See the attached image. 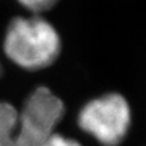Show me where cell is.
<instances>
[{"instance_id":"cell-1","label":"cell","mask_w":146,"mask_h":146,"mask_svg":"<svg viewBox=\"0 0 146 146\" xmlns=\"http://www.w3.org/2000/svg\"><path fill=\"white\" fill-rule=\"evenodd\" d=\"M61 48L57 29L40 15L13 17L6 27L3 42L6 57L27 71L51 66L60 56Z\"/></svg>"},{"instance_id":"cell-2","label":"cell","mask_w":146,"mask_h":146,"mask_svg":"<svg viewBox=\"0 0 146 146\" xmlns=\"http://www.w3.org/2000/svg\"><path fill=\"white\" fill-rule=\"evenodd\" d=\"M131 111L127 99L108 93L88 101L78 115V125L102 146H118L129 131Z\"/></svg>"},{"instance_id":"cell-3","label":"cell","mask_w":146,"mask_h":146,"mask_svg":"<svg viewBox=\"0 0 146 146\" xmlns=\"http://www.w3.org/2000/svg\"><path fill=\"white\" fill-rule=\"evenodd\" d=\"M65 115L62 100L46 86H38L18 112V131L25 146H42Z\"/></svg>"},{"instance_id":"cell-4","label":"cell","mask_w":146,"mask_h":146,"mask_svg":"<svg viewBox=\"0 0 146 146\" xmlns=\"http://www.w3.org/2000/svg\"><path fill=\"white\" fill-rule=\"evenodd\" d=\"M0 146H25L18 131V111L9 102H0Z\"/></svg>"},{"instance_id":"cell-5","label":"cell","mask_w":146,"mask_h":146,"mask_svg":"<svg viewBox=\"0 0 146 146\" xmlns=\"http://www.w3.org/2000/svg\"><path fill=\"white\" fill-rule=\"evenodd\" d=\"M60 0H17V3L25 9L29 10L33 15H39L44 11L52 9Z\"/></svg>"},{"instance_id":"cell-6","label":"cell","mask_w":146,"mask_h":146,"mask_svg":"<svg viewBox=\"0 0 146 146\" xmlns=\"http://www.w3.org/2000/svg\"><path fill=\"white\" fill-rule=\"evenodd\" d=\"M42 146H83V145L79 144L74 139L67 138V136L58 133H54Z\"/></svg>"},{"instance_id":"cell-7","label":"cell","mask_w":146,"mask_h":146,"mask_svg":"<svg viewBox=\"0 0 146 146\" xmlns=\"http://www.w3.org/2000/svg\"><path fill=\"white\" fill-rule=\"evenodd\" d=\"M0 74H1V63H0Z\"/></svg>"}]
</instances>
